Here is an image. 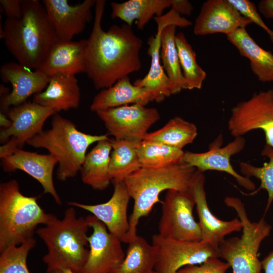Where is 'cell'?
<instances>
[{
	"instance_id": "cell-3",
	"label": "cell",
	"mask_w": 273,
	"mask_h": 273,
	"mask_svg": "<svg viewBox=\"0 0 273 273\" xmlns=\"http://www.w3.org/2000/svg\"><path fill=\"white\" fill-rule=\"evenodd\" d=\"M89 227L86 217H77L71 206L66 209L63 218L54 215L46 224L37 229L36 233L48 249L42 258L47 273L62 268L79 273L89 253L86 247Z\"/></svg>"
},
{
	"instance_id": "cell-24",
	"label": "cell",
	"mask_w": 273,
	"mask_h": 273,
	"mask_svg": "<svg viewBox=\"0 0 273 273\" xmlns=\"http://www.w3.org/2000/svg\"><path fill=\"white\" fill-rule=\"evenodd\" d=\"M151 92L145 88L134 85L128 76L119 79L112 86L103 89L94 97L90 110L98 111L132 104L146 105L154 101Z\"/></svg>"
},
{
	"instance_id": "cell-43",
	"label": "cell",
	"mask_w": 273,
	"mask_h": 273,
	"mask_svg": "<svg viewBox=\"0 0 273 273\" xmlns=\"http://www.w3.org/2000/svg\"><path fill=\"white\" fill-rule=\"evenodd\" d=\"M50 273H75L71 269L68 268H62L53 271Z\"/></svg>"
},
{
	"instance_id": "cell-41",
	"label": "cell",
	"mask_w": 273,
	"mask_h": 273,
	"mask_svg": "<svg viewBox=\"0 0 273 273\" xmlns=\"http://www.w3.org/2000/svg\"><path fill=\"white\" fill-rule=\"evenodd\" d=\"M261 263L264 273H273V250L261 261Z\"/></svg>"
},
{
	"instance_id": "cell-2",
	"label": "cell",
	"mask_w": 273,
	"mask_h": 273,
	"mask_svg": "<svg viewBox=\"0 0 273 273\" xmlns=\"http://www.w3.org/2000/svg\"><path fill=\"white\" fill-rule=\"evenodd\" d=\"M22 7L21 18L6 19L1 38L17 62L37 70L58 38L42 2L22 0Z\"/></svg>"
},
{
	"instance_id": "cell-19",
	"label": "cell",
	"mask_w": 273,
	"mask_h": 273,
	"mask_svg": "<svg viewBox=\"0 0 273 273\" xmlns=\"http://www.w3.org/2000/svg\"><path fill=\"white\" fill-rule=\"evenodd\" d=\"M205 177L203 172L196 169L191 185L199 225L201 233V241L218 249L226 236L242 231V224L239 218L225 221L216 217L208 207L204 188Z\"/></svg>"
},
{
	"instance_id": "cell-40",
	"label": "cell",
	"mask_w": 273,
	"mask_h": 273,
	"mask_svg": "<svg viewBox=\"0 0 273 273\" xmlns=\"http://www.w3.org/2000/svg\"><path fill=\"white\" fill-rule=\"evenodd\" d=\"M259 12L267 19H273V0H261L258 5Z\"/></svg>"
},
{
	"instance_id": "cell-7",
	"label": "cell",
	"mask_w": 273,
	"mask_h": 273,
	"mask_svg": "<svg viewBox=\"0 0 273 273\" xmlns=\"http://www.w3.org/2000/svg\"><path fill=\"white\" fill-rule=\"evenodd\" d=\"M225 205L234 209L242 224L240 237L225 239L219 245V258L224 259L232 268V273H261V261L258 251L262 241L270 233L271 226L261 218L251 221L244 203L238 198L226 197Z\"/></svg>"
},
{
	"instance_id": "cell-18",
	"label": "cell",
	"mask_w": 273,
	"mask_h": 273,
	"mask_svg": "<svg viewBox=\"0 0 273 273\" xmlns=\"http://www.w3.org/2000/svg\"><path fill=\"white\" fill-rule=\"evenodd\" d=\"M96 0H85L75 5L67 0H43L50 22L58 40H71L84 29L93 18Z\"/></svg>"
},
{
	"instance_id": "cell-23",
	"label": "cell",
	"mask_w": 273,
	"mask_h": 273,
	"mask_svg": "<svg viewBox=\"0 0 273 273\" xmlns=\"http://www.w3.org/2000/svg\"><path fill=\"white\" fill-rule=\"evenodd\" d=\"M80 90L75 75L58 74L50 77L46 89L33 96V102L52 109L55 113L77 108Z\"/></svg>"
},
{
	"instance_id": "cell-10",
	"label": "cell",
	"mask_w": 273,
	"mask_h": 273,
	"mask_svg": "<svg viewBox=\"0 0 273 273\" xmlns=\"http://www.w3.org/2000/svg\"><path fill=\"white\" fill-rule=\"evenodd\" d=\"M104 122L107 134L117 140L139 144L149 128L160 118L158 110L139 104L99 110L96 112Z\"/></svg>"
},
{
	"instance_id": "cell-11",
	"label": "cell",
	"mask_w": 273,
	"mask_h": 273,
	"mask_svg": "<svg viewBox=\"0 0 273 273\" xmlns=\"http://www.w3.org/2000/svg\"><path fill=\"white\" fill-rule=\"evenodd\" d=\"M152 241L157 250L154 270L159 273H176L186 266L201 264L212 257L219 258L218 249L202 241L175 239L159 234L153 235Z\"/></svg>"
},
{
	"instance_id": "cell-32",
	"label": "cell",
	"mask_w": 273,
	"mask_h": 273,
	"mask_svg": "<svg viewBox=\"0 0 273 273\" xmlns=\"http://www.w3.org/2000/svg\"><path fill=\"white\" fill-rule=\"evenodd\" d=\"M138 154L141 167H159L180 162L182 150L166 145L143 140L138 145Z\"/></svg>"
},
{
	"instance_id": "cell-4",
	"label": "cell",
	"mask_w": 273,
	"mask_h": 273,
	"mask_svg": "<svg viewBox=\"0 0 273 273\" xmlns=\"http://www.w3.org/2000/svg\"><path fill=\"white\" fill-rule=\"evenodd\" d=\"M196 171L180 162L159 167H141L124 180L130 198L134 201L129 219L127 243L137 236L140 219L151 211L154 205L162 203L159 198L164 190L180 191L190 189Z\"/></svg>"
},
{
	"instance_id": "cell-29",
	"label": "cell",
	"mask_w": 273,
	"mask_h": 273,
	"mask_svg": "<svg viewBox=\"0 0 273 273\" xmlns=\"http://www.w3.org/2000/svg\"><path fill=\"white\" fill-rule=\"evenodd\" d=\"M176 28L175 25L167 26L161 35L160 59L170 81L172 95L187 89L175 44Z\"/></svg>"
},
{
	"instance_id": "cell-28",
	"label": "cell",
	"mask_w": 273,
	"mask_h": 273,
	"mask_svg": "<svg viewBox=\"0 0 273 273\" xmlns=\"http://www.w3.org/2000/svg\"><path fill=\"white\" fill-rule=\"evenodd\" d=\"M124 259L111 273H152L157 261V250L137 235L128 242Z\"/></svg>"
},
{
	"instance_id": "cell-9",
	"label": "cell",
	"mask_w": 273,
	"mask_h": 273,
	"mask_svg": "<svg viewBox=\"0 0 273 273\" xmlns=\"http://www.w3.org/2000/svg\"><path fill=\"white\" fill-rule=\"evenodd\" d=\"M10 125L0 132L1 158L21 149L25 143L41 132L45 121L55 112L34 102H25L10 108Z\"/></svg>"
},
{
	"instance_id": "cell-39",
	"label": "cell",
	"mask_w": 273,
	"mask_h": 273,
	"mask_svg": "<svg viewBox=\"0 0 273 273\" xmlns=\"http://www.w3.org/2000/svg\"><path fill=\"white\" fill-rule=\"evenodd\" d=\"M171 9L180 16H190L193 11V6L187 0H171Z\"/></svg>"
},
{
	"instance_id": "cell-42",
	"label": "cell",
	"mask_w": 273,
	"mask_h": 273,
	"mask_svg": "<svg viewBox=\"0 0 273 273\" xmlns=\"http://www.w3.org/2000/svg\"><path fill=\"white\" fill-rule=\"evenodd\" d=\"M11 123V122L10 119H7L4 113L1 112V126L2 127V128L9 127Z\"/></svg>"
},
{
	"instance_id": "cell-1",
	"label": "cell",
	"mask_w": 273,
	"mask_h": 273,
	"mask_svg": "<svg viewBox=\"0 0 273 273\" xmlns=\"http://www.w3.org/2000/svg\"><path fill=\"white\" fill-rule=\"evenodd\" d=\"M106 1L96 0L92 31L85 51V73L96 89H105L142 67L140 51L143 41L132 26L114 25L102 29Z\"/></svg>"
},
{
	"instance_id": "cell-8",
	"label": "cell",
	"mask_w": 273,
	"mask_h": 273,
	"mask_svg": "<svg viewBox=\"0 0 273 273\" xmlns=\"http://www.w3.org/2000/svg\"><path fill=\"white\" fill-rule=\"evenodd\" d=\"M162 204L159 235L182 240L201 241L200 228L193 213L195 200L191 187L185 191L168 190Z\"/></svg>"
},
{
	"instance_id": "cell-6",
	"label": "cell",
	"mask_w": 273,
	"mask_h": 273,
	"mask_svg": "<svg viewBox=\"0 0 273 273\" xmlns=\"http://www.w3.org/2000/svg\"><path fill=\"white\" fill-rule=\"evenodd\" d=\"M37 199L23 195L16 179L0 184V252L33 237L37 226L46 224L54 216Z\"/></svg>"
},
{
	"instance_id": "cell-17",
	"label": "cell",
	"mask_w": 273,
	"mask_h": 273,
	"mask_svg": "<svg viewBox=\"0 0 273 273\" xmlns=\"http://www.w3.org/2000/svg\"><path fill=\"white\" fill-rule=\"evenodd\" d=\"M112 182L114 192L106 202L95 205L77 202H69L68 204L89 212L106 225L110 233L122 242L127 243L129 226L127 211L130 196L124 181Z\"/></svg>"
},
{
	"instance_id": "cell-13",
	"label": "cell",
	"mask_w": 273,
	"mask_h": 273,
	"mask_svg": "<svg viewBox=\"0 0 273 273\" xmlns=\"http://www.w3.org/2000/svg\"><path fill=\"white\" fill-rule=\"evenodd\" d=\"M154 19L157 26V32L148 40L147 53L151 58L150 67L144 77L135 80L133 84L149 90L153 95L154 101L160 103L172 95L170 81L161 64V35L162 30L170 25L186 27L191 26L192 23L172 9L166 14L160 17H155Z\"/></svg>"
},
{
	"instance_id": "cell-38",
	"label": "cell",
	"mask_w": 273,
	"mask_h": 273,
	"mask_svg": "<svg viewBox=\"0 0 273 273\" xmlns=\"http://www.w3.org/2000/svg\"><path fill=\"white\" fill-rule=\"evenodd\" d=\"M3 11L7 18L20 19L22 15V0H1Z\"/></svg>"
},
{
	"instance_id": "cell-45",
	"label": "cell",
	"mask_w": 273,
	"mask_h": 273,
	"mask_svg": "<svg viewBox=\"0 0 273 273\" xmlns=\"http://www.w3.org/2000/svg\"><path fill=\"white\" fill-rule=\"evenodd\" d=\"M272 89V91H273V89Z\"/></svg>"
},
{
	"instance_id": "cell-44",
	"label": "cell",
	"mask_w": 273,
	"mask_h": 273,
	"mask_svg": "<svg viewBox=\"0 0 273 273\" xmlns=\"http://www.w3.org/2000/svg\"><path fill=\"white\" fill-rule=\"evenodd\" d=\"M152 273H159V272H157V271L154 270V271L152 272Z\"/></svg>"
},
{
	"instance_id": "cell-25",
	"label": "cell",
	"mask_w": 273,
	"mask_h": 273,
	"mask_svg": "<svg viewBox=\"0 0 273 273\" xmlns=\"http://www.w3.org/2000/svg\"><path fill=\"white\" fill-rule=\"evenodd\" d=\"M242 56L248 58L251 70L262 82H273V54L260 47L247 32L238 28L226 36Z\"/></svg>"
},
{
	"instance_id": "cell-14",
	"label": "cell",
	"mask_w": 273,
	"mask_h": 273,
	"mask_svg": "<svg viewBox=\"0 0 273 273\" xmlns=\"http://www.w3.org/2000/svg\"><path fill=\"white\" fill-rule=\"evenodd\" d=\"M93 233L88 237L89 253L79 273H111L123 261L125 254L121 241L107 231L106 225L93 215L86 217Z\"/></svg>"
},
{
	"instance_id": "cell-33",
	"label": "cell",
	"mask_w": 273,
	"mask_h": 273,
	"mask_svg": "<svg viewBox=\"0 0 273 273\" xmlns=\"http://www.w3.org/2000/svg\"><path fill=\"white\" fill-rule=\"evenodd\" d=\"M175 41L187 89H200L206 73L198 64L195 52L183 32L176 34Z\"/></svg>"
},
{
	"instance_id": "cell-37",
	"label": "cell",
	"mask_w": 273,
	"mask_h": 273,
	"mask_svg": "<svg viewBox=\"0 0 273 273\" xmlns=\"http://www.w3.org/2000/svg\"><path fill=\"white\" fill-rule=\"evenodd\" d=\"M219 258L212 257L201 264L186 266L176 273H226L230 265Z\"/></svg>"
},
{
	"instance_id": "cell-12",
	"label": "cell",
	"mask_w": 273,
	"mask_h": 273,
	"mask_svg": "<svg viewBox=\"0 0 273 273\" xmlns=\"http://www.w3.org/2000/svg\"><path fill=\"white\" fill-rule=\"evenodd\" d=\"M228 129L235 138L260 129L266 145L273 148V91L255 93L248 100L238 103L231 110Z\"/></svg>"
},
{
	"instance_id": "cell-26",
	"label": "cell",
	"mask_w": 273,
	"mask_h": 273,
	"mask_svg": "<svg viewBox=\"0 0 273 273\" xmlns=\"http://www.w3.org/2000/svg\"><path fill=\"white\" fill-rule=\"evenodd\" d=\"M112 147L110 139L97 142L86 155L80 171L82 182L94 190L103 191L111 182L109 163Z\"/></svg>"
},
{
	"instance_id": "cell-22",
	"label": "cell",
	"mask_w": 273,
	"mask_h": 273,
	"mask_svg": "<svg viewBox=\"0 0 273 273\" xmlns=\"http://www.w3.org/2000/svg\"><path fill=\"white\" fill-rule=\"evenodd\" d=\"M86 39L57 41L52 46L38 70L50 77L58 74L85 73Z\"/></svg>"
},
{
	"instance_id": "cell-5",
	"label": "cell",
	"mask_w": 273,
	"mask_h": 273,
	"mask_svg": "<svg viewBox=\"0 0 273 273\" xmlns=\"http://www.w3.org/2000/svg\"><path fill=\"white\" fill-rule=\"evenodd\" d=\"M53 116L51 128L42 130L27 144L35 148L45 149L57 159V178L64 181L75 177L80 171L90 145L109 139L107 134L84 133L71 120L58 113Z\"/></svg>"
},
{
	"instance_id": "cell-35",
	"label": "cell",
	"mask_w": 273,
	"mask_h": 273,
	"mask_svg": "<svg viewBox=\"0 0 273 273\" xmlns=\"http://www.w3.org/2000/svg\"><path fill=\"white\" fill-rule=\"evenodd\" d=\"M36 243L32 237L19 245L10 246L0 252V273H30L27 258Z\"/></svg>"
},
{
	"instance_id": "cell-34",
	"label": "cell",
	"mask_w": 273,
	"mask_h": 273,
	"mask_svg": "<svg viewBox=\"0 0 273 273\" xmlns=\"http://www.w3.org/2000/svg\"><path fill=\"white\" fill-rule=\"evenodd\" d=\"M262 156L268 158L262 166H255L247 162L240 163V172L242 175L250 178L254 177L260 180V185L257 189L249 195H254L260 190H265L268 194L264 215L268 211L273 201V148L265 145L261 152Z\"/></svg>"
},
{
	"instance_id": "cell-27",
	"label": "cell",
	"mask_w": 273,
	"mask_h": 273,
	"mask_svg": "<svg viewBox=\"0 0 273 273\" xmlns=\"http://www.w3.org/2000/svg\"><path fill=\"white\" fill-rule=\"evenodd\" d=\"M113 19L118 18L132 26L136 20L138 29L143 30L155 17L162 16L164 10L171 8V0H129L110 4Z\"/></svg>"
},
{
	"instance_id": "cell-30",
	"label": "cell",
	"mask_w": 273,
	"mask_h": 273,
	"mask_svg": "<svg viewBox=\"0 0 273 273\" xmlns=\"http://www.w3.org/2000/svg\"><path fill=\"white\" fill-rule=\"evenodd\" d=\"M110 142L112 150L109 163L111 182L124 181L141 167L137 151L139 144L114 138Z\"/></svg>"
},
{
	"instance_id": "cell-16",
	"label": "cell",
	"mask_w": 273,
	"mask_h": 273,
	"mask_svg": "<svg viewBox=\"0 0 273 273\" xmlns=\"http://www.w3.org/2000/svg\"><path fill=\"white\" fill-rule=\"evenodd\" d=\"M245 144L246 140L243 137H236L221 148L212 145L205 152H185L181 161L203 173L207 170L227 173L232 175L240 186L253 192L255 190V184L250 178L236 171L231 163V157L241 152Z\"/></svg>"
},
{
	"instance_id": "cell-20",
	"label": "cell",
	"mask_w": 273,
	"mask_h": 273,
	"mask_svg": "<svg viewBox=\"0 0 273 273\" xmlns=\"http://www.w3.org/2000/svg\"><path fill=\"white\" fill-rule=\"evenodd\" d=\"M251 23L229 0H208L201 7L193 30L196 35L220 33L227 36Z\"/></svg>"
},
{
	"instance_id": "cell-36",
	"label": "cell",
	"mask_w": 273,
	"mask_h": 273,
	"mask_svg": "<svg viewBox=\"0 0 273 273\" xmlns=\"http://www.w3.org/2000/svg\"><path fill=\"white\" fill-rule=\"evenodd\" d=\"M244 17L263 29L273 42V30L264 23L255 4L248 0H229Z\"/></svg>"
},
{
	"instance_id": "cell-31",
	"label": "cell",
	"mask_w": 273,
	"mask_h": 273,
	"mask_svg": "<svg viewBox=\"0 0 273 273\" xmlns=\"http://www.w3.org/2000/svg\"><path fill=\"white\" fill-rule=\"evenodd\" d=\"M197 134V128L194 123L176 116L159 130L148 133L144 140L156 142L182 150L185 146L193 143Z\"/></svg>"
},
{
	"instance_id": "cell-15",
	"label": "cell",
	"mask_w": 273,
	"mask_h": 273,
	"mask_svg": "<svg viewBox=\"0 0 273 273\" xmlns=\"http://www.w3.org/2000/svg\"><path fill=\"white\" fill-rule=\"evenodd\" d=\"M32 70L18 62L6 63L1 66L2 80L12 85V91L1 99V112L8 113L12 107L26 102L30 96L47 87L50 77L38 69Z\"/></svg>"
},
{
	"instance_id": "cell-21",
	"label": "cell",
	"mask_w": 273,
	"mask_h": 273,
	"mask_svg": "<svg viewBox=\"0 0 273 273\" xmlns=\"http://www.w3.org/2000/svg\"><path fill=\"white\" fill-rule=\"evenodd\" d=\"M1 161L5 172L17 170L25 172L40 183L44 193L51 195L57 204L61 205L53 178L54 169L58 163L55 157L50 154H40L18 149L11 154L2 158Z\"/></svg>"
}]
</instances>
